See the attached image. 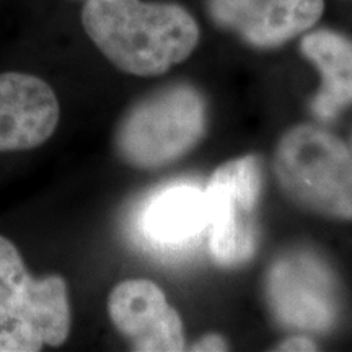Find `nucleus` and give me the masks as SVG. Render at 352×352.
I'll return each instance as SVG.
<instances>
[{"label": "nucleus", "mask_w": 352, "mask_h": 352, "mask_svg": "<svg viewBox=\"0 0 352 352\" xmlns=\"http://www.w3.org/2000/svg\"><path fill=\"white\" fill-rule=\"evenodd\" d=\"M82 23L109 63L139 77L160 76L182 64L201 38L195 16L171 2L87 0Z\"/></svg>", "instance_id": "obj_1"}, {"label": "nucleus", "mask_w": 352, "mask_h": 352, "mask_svg": "<svg viewBox=\"0 0 352 352\" xmlns=\"http://www.w3.org/2000/svg\"><path fill=\"white\" fill-rule=\"evenodd\" d=\"M69 331L65 280L60 276L33 277L16 246L0 236V352L60 346Z\"/></svg>", "instance_id": "obj_2"}, {"label": "nucleus", "mask_w": 352, "mask_h": 352, "mask_svg": "<svg viewBox=\"0 0 352 352\" xmlns=\"http://www.w3.org/2000/svg\"><path fill=\"white\" fill-rule=\"evenodd\" d=\"M274 171L283 191L311 212L352 219V153L331 132L297 126L280 139Z\"/></svg>", "instance_id": "obj_3"}, {"label": "nucleus", "mask_w": 352, "mask_h": 352, "mask_svg": "<svg viewBox=\"0 0 352 352\" xmlns=\"http://www.w3.org/2000/svg\"><path fill=\"white\" fill-rule=\"evenodd\" d=\"M206 104L192 87H168L139 101L122 118L116 148L127 164L157 168L184 155L199 142Z\"/></svg>", "instance_id": "obj_4"}, {"label": "nucleus", "mask_w": 352, "mask_h": 352, "mask_svg": "<svg viewBox=\"0 0 352 352\" xmlns=\"http://www.w3.org/2000/svg\"><path fill=\"white\" fill-rule=\"evenodd\" d=\"M261 184L258 158L248 155L219 166L206 188L210 252L222 266H239L253 256Z\"/></svg>", "instance_id": "obj_5"}, {"label": "nucleus", "mask_w": 352, "mask_h": 352, "mask_svg": "<svg viewBox=\"0 0 352 352\" xmlns=\"http://www.w3.org/2000/svg\"><path fill=\"white\" fill-rule=\"evenodd\" d=\"M267 302L280 323L327 331L336 318V285L320 258L307 252L279 258L267 274Z\"/></svg>", "instance_id": "obj_6"}, {"label": "nucleus", "mask_w": 352, "mask_h": 352, "mask_svg": "<svg viewBox=\"0 0 352 352\" xmlns=\"http://www.w3.org/2000/svg\"><path fill=\"white\" fill-rule=\"evenodd\" d=\"M139 243L158 256H182L199 243L209 227L206 188L175 183L153 192L132 219Z\"/></svg>", "instance_id": "obj_7"}, {"label": "nucleus", "mask_w": 352, "mask_h": 352, "mask_svg": "<svg viewBox=\"0 0 352 352\" xmlns=\"http://www.w3.org/2000/svg\"><path fill=\"white\" fill-rule=\"evenodd\" d=\"M212 20L254 47L283 46L314 28L324 0H208Z\"/></svg>", "instance_id": "obj_8"}, {"label": "nucleus", "mask_w": 352, "mask_h": 352, "mask_svg": "<svg viewBox=\"0 0 352 352\" xmlns=\"http://www.w3.org/2000/svg\"><path fill=\"white\" fill-rule=\"evenodd\" d=\"M108 311L114 327L135 351L184 349L182 318L151 280L129 279L118 284L109 296Z\"/></svg>", "instance_id": "obj_9"}, {"label": "nucleus", "mask_w": 352, "mask_h": 352, "mask_svg": "<svg viewBox=\"0 0 352 352\" xmlns=\"http://www.w3.org/2000/svg\"><path fill=\"white\" fill-rule=\"evenodd\" d=\"M57 122L59 101L46 82L30 74H0V152L39 147Z\"/></svg>", "instance_id": "obj_10"}, {"label": "nucleus", "mask_w": 352, "mask_h": 352, "mask_svg": "<svg viewBox=\"0 0 352 352\" xmlns=\"http://www.w3.org/2000/svg\"><path fill=\"white\" fill-rule=\"evenodd\" d=\"M300 51L323 78L314 111L321 120H331L352 103V39L331 30H316L303 36Z\"/></svg>", "instance_id": "obj_11"}, {"label": "nucleus", "mask_w": 352, "mask_h": 352, "mask_svg": "<svg viewBox=\"0 0 352 352\" xmlns=\"http://www.w3.org/2000/svg\"><path fill=\"white\" fill-rule=\"evenodd\" d=\"M192 351H227V342L217 334H209V336L202 338L201 341H197Z\"/></svg>", "instance_id": "obj_12"}, {"label": "nucleus", "mask_w": 352, "mask_h": 352, "mask_svg": "<svg viewBox=\"0 0 352 352\" xmlns=\"http://www.w3.org/2000/svg\"><path fill=\"white\" fill-rule=\"evenodd\" d=\"M316 346L310 340L303 336L290 338L279 346V351H315Z\"/></svg>", "instance_id": "obj_13"}]
</instances>
